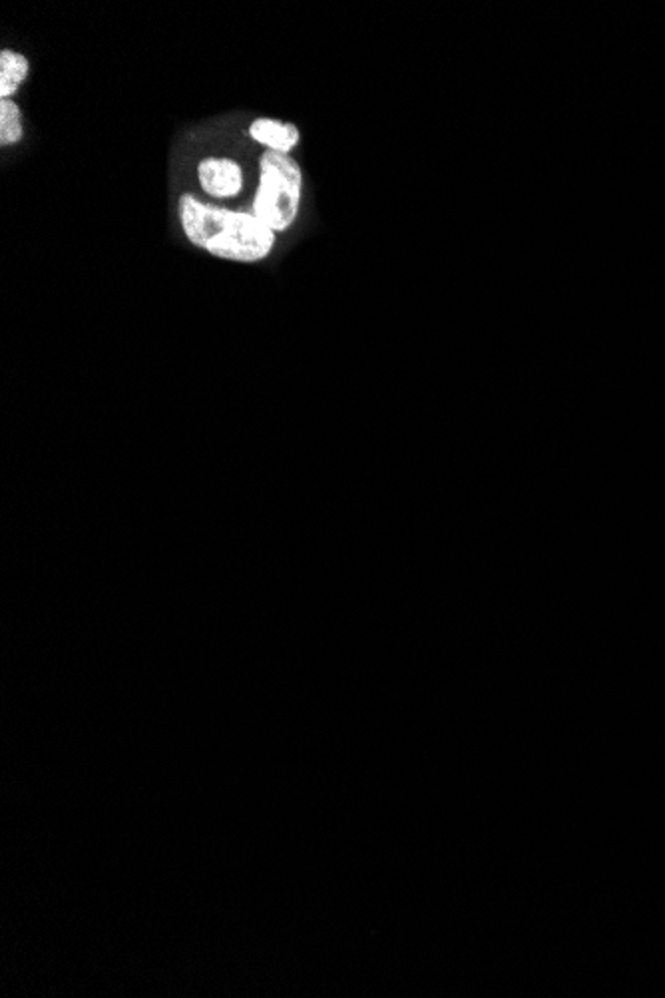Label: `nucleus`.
<instances>
[{
  "label": "nucleus",
  "mask_w": 665,
  "mask_h": 998,
  "mask_svg": "<svg viewBox=\"0 0 665 998\" xmlns=\"http://www.w3.org/2000/svg\"><path fill=\"white\" fill-rule=\"evenodd\" d=\"M24 136L20 108L12 100H0V144H18Z\"/></svg>",
  "instance_id": "obj_6"
},
{
  "label": "nucleus",
  "mask_w": 665,
  "mask_h": 998,
  "mask_svg": "<svg viewBox=\"0 0 665 998\" xmlns=\"http://www.w3.org/2000/svg\"><path fill=\"white\" fill-rule=\"evenodd\" d=\"M30 70L28 60L14 52V50H2L0 52V98L10 100L20 88V84L26 80Z\"/></svg>",
  "instance_id": "obj_5"
},
{
  "label": "nucleus",
  "mask_w": 665,
  "mask_h": 998,
  "mask_svg": "<svg viewBox=\"0 0 665 998\" xmlns=\"http://www.w3.org/2000/svg\"><path fill=\"white\" fill-rule=\"evenodd\" d=\"M200 186L212 198L227 200L241 192L243 174L241 166L229 158H206L198 166Z\"/></svg>",
  "instance_id": "obj_3"
},
{
  "label": "nucleus",
  "mask_w": 665,
  "mask_h": 998,
  "mask_svg": "<svg viewBox=\"0 0 665 998\" xmlns=\"http://www.w3.org/2000/svg\"><path fill=\"white\" fill-rule=\"evenodd\" d=\"M303 174L299 164L281 152L267 150L259 158V186L253 200V216L269 230L285 232L299 214Z\"/></svg>",
  "instance_id": "obj_2"
},
{
  "label": "nucleus",
  "mask_w": 665,
  "mask_h": 998,
  "mask_svg": "<svg viewBox=\"0 0 665 998\" xmlns=\"http://www.w3.org/2000/svg\"><path fill=\"white\" fill-rule=\"evenodd\" d=\"M249 136L255 142L267 146L269 150L281 152V154H289L301 142V134H299V128L295 124L281 122L275 118L253 120L249 126Z\"/></svg>",
  "instance_id": "obj_4"
},
{
  "label": "nucleus",
  "mask_w": 665,
  "mask_h": 998,
  "mask_svg": "<svg viewBox=\"0 0 665 998\" xmlns=\"http://www.w3.org/2000/svg\"><path fill=\"white\" fill-rule=\"evenodd\" d=\"M178 212L186 238L216 257L253 263L267 257L275 246V232L253 214L204 204L192 194L180 198Z\"/></svg>",
  "instance_id": "obj_1"
}]
</instances>
